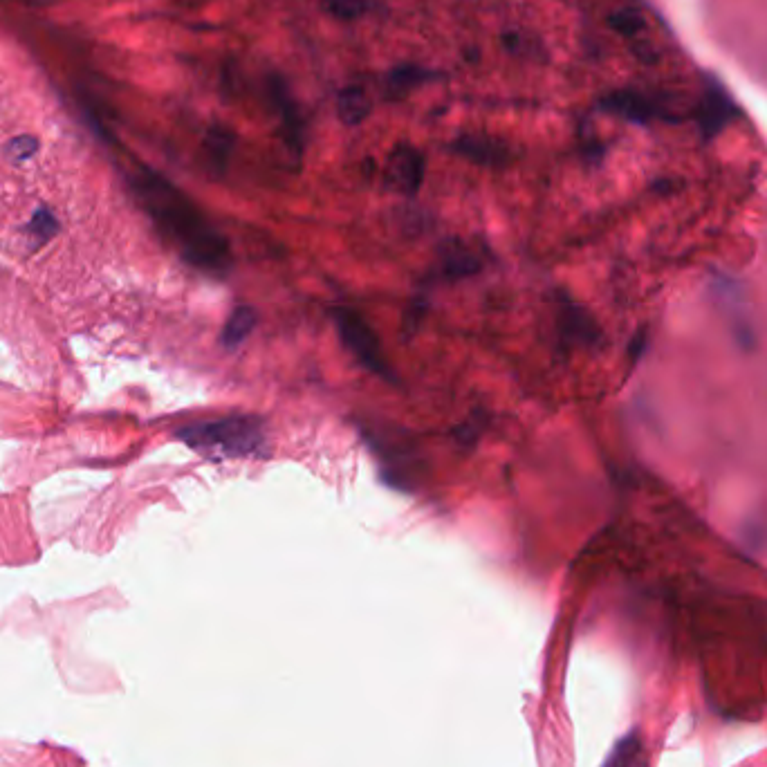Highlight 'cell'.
Returning a JSON list of instances; mask_svg holds the SVG:
<instances>
[{
    "label": "cell",
    "mask_w": 767,
    "mask_h": 767,
    "mask_svg": "<svg viewBox=\"0 0 767 767\" xmlns=\"http://www.w3.org/2000/svg\"><path fill=\"white\" fill-rule=\"evenodd\" d=\"M36 149H39V144H36L34 137L21 135L7 144V155L12 157L14 162H25L36 153Z\"/></svg>",
    "instance_id": "cell-15"
},
{
    "label": "cell",
    "mask_w": 767,
    "mask_h": 767,
    "mask_svg": "<svg viewBox=\"0 0 767 767\" xmlns=\"http://www.w3.org/2000/svg\"><path fill=\"white\" fill-rule=\"evenodd\" d=\"M602 767H649L642 738L637 732H631L619 741Z\"/></svg>",
    "instance_id": "cell-10"
},
{
    "label": "cell",
    "mask_w": 767,
    "mask_h": 767,
    "mask_svg": "<svg viewBox=\"0 0 767 767\" xmlns=\"http://www.w3.org/2000/svg\"><path fill=\"white\" fill-rule=\"evenodd\" d=\"M371 113V99L362 88H346L337 99V115L344 124L357 126Z\"/></svg>",
    "instance_id": "cell-11"
},
{
    "label": "cell",
    "mask_w": 767,
    "mask_h": 767,
    "mask_svg": "<svg viewBox=\"0 0 767 767\" xmlns=\"http://www.w3.org/2000/svg\"><path fill=\"white\" fill-rule=\"evenodd\" d=\"M480 265H483V256H480L474 247L451 243L445 252H442L438 274L445 276V279H456V276L478 272Z\"/></svg>",
    "instance_id": "cell-8"
},
{
    "label": "cell",
    "mask_w": 767,
    "mask_h": 767,
    "mask_svg": "<svg viewBox=\"0 0 767 767\" xmlns=\"http://www.w3.org/2000/svg\"><path fill=\"white\" fill-rule=\"evenodd\" d=\"M644 350H646V332H640V335L631 341V362L633 364L644 355Z\"/></svg>",
    "instance_id": "cell-18"
},
{
    "label": "cell",
    "mask_w": 767,
    "mask_h": 767,
    "mask_svg": "<svg viewBox=\"0 0 767 767\" xmlns=\"http://www.w3.org/2000/svg\"><path fill=\"white\" fill-rule=\"evenodd\" d=\"M602 108L608 110V113L626 117L637 124H649L653 122V119H673L667 113V106H664L660 99L646 97L642 95V92H635V90L613 92V95H608L602 101Z\"/></svg>",
    "instance_id": "cell-5"
},
{
    "label": "cell",
    "mask_w": 767,
    "mask_h": 767,
    "mask_svg": "<svg viewBox=\"0 0 767 767\" xmlns=\"http://www.w3.org/2000/svg\"><path fill=\"white\" fill-rule=\"evenodd\" d=\"M559 330L561 335L570 339V341H581V344H588L597 337V328L593 319L581 310L575 303L568 301L566 297L559 303Z\"/></svg>",
    "instance_id": "cell-7"
},
{
    "label": "cell",
    "mask_w": 767,
    "mask_h": 767,
    "mask_svg": "<svg viewBox=\"0 0 767 767\" xmlns=\"http://www.w3.org/2000/svg\"><path fill=\"white\" fill-rule=\"evenodd\" d=\"M611 25H613V30H617L619 34L637 36L642 32L644 21H642V16L635 12V9H619V12H615L611 16Z\"/></svg>",
    "instance_id": "cell-14"
},
{
    "label": "cell",
    "mask_w": 767,
    "mask_h": 767,
    "mask_svg": "<svg viewBox=\"0 0 767 767\" xmlns=\"http://www.w3.org/2000/svg\"><path fill=\"white\" fill-rule=\"evenodd\" d=\"M321 9L341 21H353L364 14V0H321Z\"/></svg>",
    "instance_id": "cell-13"
},
{
    "label": "cell",
    "mask_w": 767,
    "mask_h": 767,
    "mask_svg": "<svg viewBox=\"0 0 767 767\" xmlns=\"http://www.w3.org/2000/svg\"><path fill=\"white\" fill-rule=\"evenodd\" d=\"M178 438L191 449L218 458L263 456L267 436L265 424L254 415H231V418L189 424L178 431Z\"/></svg>",
    "instance_id": "cell-2"
},
{
    "label": "cell",
    "mask_w": 767,
    "mask_h": 767,
    "mask_svg": "<svg viewBox=\"0 0 767 767\" xmlns=\"http://www.w3.org/2000/svg\"><path fill=\"white\" fill-rule=\"evenodd\" d=\"M254 326H256L254 308L240 306L227 317L225 328H223V337H220V341H223V346L227 350H236L249 335H252Z\"/></svg>",
    "instance_id": "cell-9"
},
{
    "label": "cell",
    "mask_w": 767,
    "mask_h": 767,
    "mask_svg": "<svg viewBox=\"0 0 767 767\" xmlns=\"http://www.w3.org/2000/svg\"><path fill=\"white\" fill-rule=\"evenodd\" d=\"M144 207L171 240L175 249L200 272L225 279L231 270V252L225 236L209 223L189 198L153 173H142L135 182Z\"/></svg>",
    "instance_id": "cell-1"
},
{
    "label": "cell",
    "mask_w": 767,
    "mask_h": 767,
    "mask_svg": "<svg viewBox=\"0 0 767 767\" xmlns=\"http://www.w3.org/2000/svg\"><path fill=\"white\" fill-rule=\"evenodd\" d=\"M32 231H43V238H50L57 231V220H54L50 211L41 209L32 220Z\"/></svg>",
    "instance_id": "cell-17"
},
{
    "label": "cell",
    "mask_w": 767,
    "mask_h": 767,
    "mask_svg": "<svg viewBox=\"0 0 767 767\" xmlns=\"http://www.w3.org/2000/svg\"><path fill=\"white\" fill-rule=\"evenodd\" d=\"M420 79H422V72L409 70V68H400V70L393 72V75H391V88H395V90L409 88V86H413L415 81H420Z\"/></svg>",
    "instance_id": "cell-16"
},
{
    "label": "cell",
    "mask_w": 767,
    "mask_h": 767,
    "mask_svg": "<svg viewBox=\"0 0 767 767\" xmlns=\"http://www.w3.org/2000/svg\"><path fill=\"white\" fill-rule=\"evenodd\" d=\"M458 153L467 155L469 160L480 162V164H496L505 157V151L501 146L489 142V140H478V137H462L456 144Z\"/></svg>",
    "instance_id": "cell-12"
},
{
    "label": "cell",
    "mask_w": 767,
    "mask_h": 767,
    "mask_svg": "<svg viewBox=\"0 0 767 767\" xmlns=\"http://www.w3.org/2000/svg\"><path fill=\"white\" fill-rule=\"evenodd\" d=\"M422 178H424L422 155L415 149H411V146H397V149L391 153V157H388L386 182L391 184L395 191L404 193V196H413V193H418Z\"/></svg>",
    "instance_id": "cell-6"
},
{
    "label": "cell",
    "mask_w": 767,
    "mask_h": 767,
    "mask_svg": "<svg viewBox=\"0 0 767 767\" xmlns=\"http://www.w3.org/2000/svg\"><path fill=\"white\" fill-rule=\"evenodd\" d=\"M332 319H335L341 341L355 355L359 364L375 375L386 377V380H395L391 366H388L386 357L382 355L380 339H377L373 328L355 310L335 308L332 310Z\"/></svg>",
    "instance_id": "cell-3"
},
{
    "label": "cell",
    "mask_w": 767,
    "mask_h": 767,
    "mask_svg": "<svg viewBox=\"0 0 767 767\" xmlns=\"http://www.w3.org/2000/svg\"><path fill=\"white\" fill-rule=\"evenodd\" d=\"M734 117L736 104L732 97L727 95V90L720 86V81H716L714 77H705V95H702L696 110L702 137L709 142L711 137H716L725 126L732 124Z\"/></svg>",
    "instance_id": "cell-4"
}]
</instances>
